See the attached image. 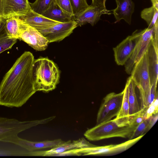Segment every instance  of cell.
I'll list each match as a JSON object with an SVG mask.
<instances>
[{"mask_svg":"<svg viewBox=\"0 0 158 158\" xmlns=\"http://www.w3.org/2000/svg\"><path fill=\"white\" fill-rule=\"evenodd\" d=\"M5 19L6 30L8 35L10 37L18 39L19 34V17L11 16Z\"/></svg>","mask_w":158,"mask_h":158,"instance_id":"obj_22","label":"cell"},{"mask_svg":"<svg viewBox=\"0 0 158 158\" xmlns=\"http://www.w3.org/2000/svg\"><path fill=\"white\" fill-rule=\"evenodd\" d=\"M53 119L52 116L40 120L20 121L15 118L0 117V140L14 143L20 132Z\"/></svg>","mask_w":158,"mask_h":158,"instance_id":"obj_5","label":"cell"},{"mask_svg":"<svg viewBox=\"0 0 158 158\" xmlns=\"http://www.w3.org/2000/svg\"><path fill=\"white\" fill-rule=\"evenodd\" d=\"M142 33V30H136L113 48L115 60L119 65H124L131 55Z\"/></svg>","mask_w":158,"mask_h":158,"instance_id":"obj_10","label":"cell"},{"mask_svg":"<svg viewBox=\"0 0 158 158\" xmlns=\"http://www.w3.org/2000/svg\"><path fill=\"white\" fill-rule=\"evenodd\" d=\"M64 141L61 139L42 141H32L21 139L18 137L14 143L30 152L37 151L40 149L51 148L56 147Z\"/></svg>","mask_w":158,"mask_h":158,"instance_id":"obj_18","label":"cell"},{"mask_svg":"<svg viewBox=\"0 0 158 158\" xmlns=\"http://www.w3.org/2000/svg\"><path fill=\"white\" fill-rule=\"evenodd\" d=\"M34 56L25 51L6 73L0 84V105L22 106L36 91L33 77Z\"/></svg>","mask_w":158,"mask_h":158,"instance_id":"obj_1","label":"cell"},{"mask_svg":"<svg viewBox=\"0 0 158 158\" xmlns=\"http://www.w3.org/2000/svg\"><path fill=\"white\" fill-rule=\"evenodd\" d=\"M2 0H0V16L2 17Z\"/></svg>","mask_w":158,"mask_h":158,"instance_id":"obj_35","label":"cell"},{"mask_svg":"<svg viewBox=\"0 0 158 158\" xmlns=\"http://www.w3.org/2000/svg\"><path fill=\"white\" fill-rule=\"evenodd\" d=\"M30 152L17 144L0 140V156H29Z\"/></svg>","mask_w":158,"mask_h":158,"instance_id":"obj_20","label":"cell"},{"mask_svg":"<svg viewBox=\"0 0 158 158\" xmlns=\"http://www.w3.org/2000/svg\"><path fill=\"white\" fill-rule=\"evenodd\" d=\"M6 19L2 18L0 21V39L8 35L5 28Z\"/></svg>","mask_w":158,"mask_h":158,"instance_id":"obj_32","label":"cell"},{"mask_svg":"<svg viewBox=\"0 0 158 158\" xmlns=\"http://www.w3.org/2000/svg\"><path fill=\"white\" fill-rule=\"evenodd\" d=\"M18 39L23 41L37 51L45 50L49 43L37 30L24 23L20 19Z\"/></svg>","mask_w":158,"mask_h":158,"instance_id":"obj_8","label":"cell"},{"mask_svg":"<svg viewBox=\"0 0 158 158\" xmlns=\"http://www.w3.org/2000/svg\"><path fill=\"white\" fill-rule=\"evenodd\" d=\"M150 120V118L145 119L139 124L134 130L129 139L135 138L142 135L145 134L146 132L149 130Z\"/></svg>","mask_w":158,"mask_h":158,"instance_id":"obj_26","label":"cell"},{"mask_svg":"<svg viewBox=\"0 0 158 158\" xmlns=\"http://www.w3.org/2000/svg\"><path fill=\"white\" fill-rule=\"evenodd\" d=\"M158 23L157 24L153 36L147 50L148 60L151 85H157L158 76Z\"/></svg>","mask_w":158,"mask_h":158,"instance_id":"obj_12","label":"cell"},{"mask_svg":"<svg viewBox=\"0 0 158 158\" xmlns=\"http://www.w3.org/2000/svg\"><path fill=\"white\" fill-rule=\"evenodd\" d=\"M110 11L107 10L106 8H102L90 5L79 14L75 18V20L77 27L81 26L87 23L94 26L100 20L102 15H110L111 14Z\"/></svg>","mask_w":158,"mask_h":158,"instance_id":"obj_15","label":"cell"},{"mask_svg":"<svg viewBox=\"0 0 158 158\" xmlns=\"http://www.w3.org/2000/svg\"><path fill=\"white\" fill-rule=\"evenodd\" d=\"M53 1L64 13L72 17L75 20V18L69 0H53Z\"/></svg>","mask_w":158,"mask_h":158,"instance_id":"obj_28","label":"cell"},{"mask_svg":"<svg viewBox=\"0 0 158 158\" xmlns=\"http://www.w3.org/2000/svg\"><path fill=\"white\" fill-rule=\"evenodd\" d=\"M17 39L11 38L8 35L0 39V54L2 52L11 49L17 42Z\"/></svg>","mask_w":158,"mask_h":158,"instance_id":"obj_29","label":"cell"},{"mask_svg":"<svg viewBox=\"0 0 158 158\" xmlns=\"http://www.w3.org/2000/svg\"><path fill=\"white\" fill-rule=\"evenodd\" d=\"M152 6L158 9V0H151Z\"/></svg>","mask_w":158,"mask_h":158,"instance_id":"obj_34","label":"cell"},{"mask_svg":"<svg viewBox=\"0 0 158 158\" xmlns=\"http://www.w3.org/2000/svg\"><path fill=\"white\" fill-rule=\"evenodd\" d=\"M130 74L131 77L139 89L141 109H147L146 101L151 86L147 51L135 64Z\"/></svg>","mask_w":158,"mask_h":158,"instance_id":"obj_6","label":"cell"},{"mask_svg":"<svg viewBox=\"0 0 158 158\" xmlns=\"http://www.w3.org/2000/svg\"><path fill=\"white\" fill-rule=\"evenodd\" d=\"M158 21L152 27H148L142 30L141 36L131 55L124 65L125 71L128 74H130L135 64L147 51L149 43L153 36L156 25Z\"/></svg>","mask_w":158,"mask_h":158,"instance_id":"obj_9","label":"cell"},{"mask_svg":"<svg viewBox=\"0 0 158 158\" xmlns=\"http://www.w3.org/2000/svg\"><path fill=\"white\" fill-rule=\"evenodd\" d=\"M89 142L84 138L72 141H64L59 145L46 151H35L33 156H57L68 151L87 147Z\"/></svg>","mask_w":158,"mask_h":158,"instance_id":"obj_14","label":"cell"},{"mask_svg":"<svg viewBox=\"0 0 158 158\" xmlns=\"http://www.w3.org/2000/svg\"><path fill=\"white\" fill-rule=\"evenodd\" d=\"M145 109H142L139 113L129 116V125L135 128L137 126L145 119Z\"/></svg>","mask_w":158,"mask_h":158,"instance_id":"obj_30","label":"cell"},{"mask_svg":"<svg viewBox=\"0 0 158 158\" xmlns=\"http://www.w3.org/2000/svg\"><path fill=\"white\" fill-rule=\"evenodd\" d=\"M124 90V95L120 111L115 118L116 119L123 118L129 116V104L128 87L126 84Z\"/></svg>","mask_w":158,"mask_h":158,"instance_id":"obj_24","label":"cell"},{"mask_svg":"<svg viewBox=\"0 0 158 158\" xmlns=\"http://www.w3.org/2000/svg\"><path fill=\"white\" fill-rule=\"evenodd\" d=\"M145 134L119 144L98 146L89 142L87 147L68 151L64 152V154L65 156L114 155L122 152L129 149L140 139Z\"/></svg>","mask_w":158,"mask_h":158,"instance_id":"obj_4","label":"cell"},{"mask_svg":"<svg viewBox=\"0 0 158 158\" xmlns=\"http://www.w3.org/2000/svg\"><path fill=\"white\" fill-rule=\"evenodd\" d=\"M158 9L153 6L143 9L141 12V18L147 23L148 28H151L158 21Z\"/></svg>","mask_w":158,"mask_h":158,"instance_id":"obj_23","label":"cell"},{"mask_svg":"<svg viewBox=\"0 0 158 158\" xmlns=\"http://www.w3.org/2000/svg\"><path fill=\"white\" fill-rule=\"evenodd\" d=\"M126 84L128 91L129 109V116L133 115L140 112L141 109L139 89L130 76Z\"/></svg>","mask_w":158,"mask_h":158,"instance_id":"obj_19","label":"cell"},{"mask_svg":"<svg viewBox=\"0 0 158 158\" xmlns=\"http://www.w3.org/2000/svg\"><path fill=\"white\" fill-rule=\"evenodd\" d=\"M42 15L52 20L61 23L74 20L72 17L64 13L54 1Z\"/></svg>","mask_w":158,"mask_h":158,"instance_id":"obj_21","label":"cell"},{"mask_svg":"<svg viewBox=\"0 0 158 158\" xmlns=\"http://www.w3.org/2000/svg\"><path fill=\"white\" fill-rule=\"evenodd\" d=\"M2 18L11 16H24L31 8L28 0H2Z\"/></svg>","mask_w":158,"mask_h":158,"instance_id":"obj_13","label":"cell"},{"mask_svg":"<svg viewBox=\"0 0 158 158\" xmlns=\"http://www.w3.org/2000/svg\"><path fill=\"white\" fill-rule=\"evenodd\" d=\"M135 129L129 126L124 118H115L97 124L87 130L84 135L88 140L92 141L113 137L129 139Z\"/></svg>","mask_w":158,"mask_h":158,"instance_id":"obj_3","label":"cell"},{"mask_svg":"<svg viewBox=\"0 0 158 158\" xmlns=\"http://www.w3.org/2000/svg\"><path fill=\"white\" fill-rule=\"evenodd\" d=\"M77 27L75 20H72L38 31L50 43L62 41L70 35Z\"/></svg>","mask_w":158,"mask_h":158,"instance_id":"obj_11","label":"cell"},{"mask_svg":"<svg viewBox=\"0 0 158 158\" xmlns=\"http://www.w3.org/2000/svg\"><path fill=\"white\" fill-rule=\"evenodd\" d=\"M124 90L116 94L110 93L103 98L97 113V124L107 121L116 117L121 108Z\"/></svg>","mask_w":158,"mask_h":158,"instance_id":"obj_7","label":"cell"},{"mask_svg":"<svg viewBox=\"0 0 158 158\" xmlns=\"http://www.w3.org/2000/svg\"><path fill=\"white\" fill-rule=\"evenodd\" d=\"M19 18L24 23L38 30L61 23L49 19L34 11L31 9L24 16L20 17Z\"/></svg>","mask_w":158,"mask_h":158,"instance_id":"obj_16","label":"cell"},{"mask_svg":"<svg viewBox=\"0 0 158 158\" xmlns=\"http://www.w3.org/2000/svg\"><path fill=\"white\" fill-rule=\"evenodd\" d=\"M158 107V98H157L146 110L145 113V119H148L157 114Z\"/></svg>","mask_w":158,"mask_h":158,"instance_id":"obj_31","label":"cell"},{"mask_svg":"<svg viewBox=\"0 0 158 158\" xmlns=\"http://www.w3.org/2000/svg\"><path fill=\"white\" fill-rule=\"evenodd\" d=\"M33 73L36 91H52L56 88L59 82L60 71L56 64L47 57L35 59Z\"/></svg>","mask_w":158,"mask_h":158,"instance_id":"obj_2","label":"cell"},{"mask_svg":"<svg viewBox=\"0 0 158 158\" xmlns=\"http://www.w3.org/2000/svg\"><path fill=\"white\" fill-rule=\"evenodd\" d=\"M2 18L1 16H0V21L2 20Z\"/></svg>","mask_w":158,"mask_h":158,"instance_id":"obj_36","label":"cell"},{"mask_svg":"<svg viewBox=\"0 0 158 158\" xmlns=\"http://www.w3.org/2000/svg\"><path fill=\"white\" fill-rule=\"evenodd\" d=\"M117 7L113 13L116 20L115 23L124 20L129 25L131 24L132 15L134 11L135 4L132 0H115Z\"/></svg>","mask_w":158,"mask_h":158,"instance_id":"obj_17","label":"cell"},{"mask_svg":"<svg viewBox=\"0 0 158 158\" xmlns=\"http://www.w3.org/2000/svg\"><path fill=\"white\" fill-rule=\"evenodd\" d=\"M91 5L98 6L102 8H106V3L107 0H91Z\"/></svg>","mask_w":158,"mask_h":158,"instance_id":"obj_33","label":"cell"},{"mask_svg":"<svg viewBox=\"0 0 158 158\" xmlns=\"http://www.w3.org/2000/svg\"><path fill=\"white\" fill-rule=\"evenodd\" d=\"M75 18L81 12L88 7L86 0H69Z\"/></svg>","mask_w":158,"mask_h":158,"instance_id":"obj_27","label":"cell"},{"mask_svg":"<svg viewBox=\"0 0 158 158\" xmlns=\"http://www.w3.org/2000/svg\"><path fill=\"white\" fill-rule=\"evenodd\" d=\"M53 1V0H35L33 3L30 2V4L34 11L42 15Z\"/></svg>","mask_w":158,"mask_h":158,"instance_id":"obj_25","label":"cell"}]
</instances>
